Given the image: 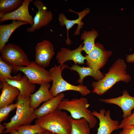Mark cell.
<instances>
[{
	"label": "cell",
	"mask_w": 134,
	"mask_h": 134,
	"mask_svg": "<svg viewBox=\"0 0 134 134\" xmlns=\"http://www.w3.org/2000/svg\"><path fill=\"white\" fill-rule=\"evenodd\" d=\"M127 65L123 59L117 60L102 79L93 82V92L99 95H101L119 82H129L131 80V77L127 73Z\"/></svg>",
	"instance_id": "1"
},
{
	"label": "cell",
	"mask_w": 134,
	"mask_h": 134,
	"mask_svg": "<svg viewBox=\"0 0 134 134\" xmlns=\"http://www.w3.org/2000/svg\"><path fill=\"white\" fill-rule=\"evenodd\" d=\"M67 112L57 109L43 116L38 117L35 124L56 134H70L71 125Z\"/></svg>",
	"instance_id": "2"
},
{
	"label": "cell",
	"mask_w": 134,
	"mask_h": 134,
	"mask_svg": "<svg viewBox=\"0 0 134 134\" xmlns=\"http://www.w3.org/2000/svg\"><path fill=\"white\" fill-rule=\"evenodd\" d=\"M90 106L87 99L83 97L70 100L63 99L58 106L57 109L69 112L70 116L75 119L84 118L88 123L90 128L96 126L97 120L92 112L88 109Z\"/></svg>",
	"instance_id": "3"
},
{
	"label": "cell",
	"mask_w": 134,
	"mask_h": 134,
	"mask_svg": "<svg viewBox=\"0 0 134 134\" xmlns=\"http://www.w3.org/2000/svg\"><path fill=\"white\" fill-rule=\"evenodd\" d=\"M16 113L10 121L4 123L6 129L3 133H10L16 130L20 126L29 125L37 117L34 112V110L30 105L29 97L23 98L18 97Z\"/></svg>",
	"instance_id": "4"
},
{
	"label": "cell",
	"mask_w": 134,
	"mask_h": 134,
	"mask_svg": "<svg viewBox=\"0 0 134 134\" xmlns=\"http://www.w3.org/2000/svg\"><path fill=\"white\" fill-rule=\"evenodd\" d=\"M69 67L67 65H55L49 70L52 84L50 91L53 97L63 92L68 91H73L79 92L81 95L85 96L91 92L87 87L83 84L76 86L71 84L65 80L62 76L63 70Z\"/></svg>",
	"instance_id": "5"
},
{
	"label": "cell",
	"mask_w": 134,
	"mask_h": 134,
	"mask_svg": "<svg viewBox=\"0 0 134 134\" xmlns=\"http://www.w3.org/2000/svg\"><path fill=\"white\" fill-rule=\"evenodd\" d=\"M1 59L13 67L26 66L31 63L26 54L19 46L12 43L6 45L0 50Z\"/></svg>",
	"instance_id": "6"
},
{
	"label": "cell",
	"mask_w": 134,
	"mask_h": 134,
	"mask_svg": "<svg viewBox=\"0 0 134 134\" xmlns=\"http://www.w3.org/2000/svg\"><path fill=\"white\" fill-rule=\"evenodd\" d=\"M13 68L23 72L32 84L41 85L52 81L49 71L40 67L34 62H31L27 66L15 67Z\"/></svg>",
	"instance_id": "7"
},
{
	"label": "cell",
	"mask_w": 134,
	"mask_h": 134,
	"mask_svg": "<svg viewBox=\"0 0 134 134\" xmlns=\"http://www.w3.org/2000/svg\"><path fill=\"white\" fill-rule=\"evenodd\" d=\"M112 53L105 50L99 43H95L93 49L85 56L86 64L95 71L100 70L105 66Z\"/></svg>",
	"instance_id": "8"
},
{
	"label": "cell",
	"mask_w": 134,
	"mask_h": 134,
	"mask_svg": "<svg viewBox=\"0 0 134 134\" xmlns=\"http://www.w3.org/2000/svg\"><path fill=\"white\" fill-rule=\"evenodd\" d=\"M34 5L38 11L34 18V22L31 26L27 29V31L32 33L36 30L47 25L53 19V15L52 12L48 10L43 2L40 0L33 1Z\"/></svg>",
	"instance_id": "9"
},
{
	"label": "cell",
	"mask_w": 134,
	"mask_h": 134,
	"mask_svg": "<svg viewBox=\"0 0 134 134\" xmlns=\"http://www.w3.org/2000/svg\"><path fill=\"white\" fill-rule=\"evenodd\" d=\"M54 54V46L50 41L44 40L37 43L35 47L34 62L44 68L48 67Z\"/></svg>",
	"instance_id": "10"
},
{
	"label": "cell",
	"mask_w": 134,
	"mask_h": 134,
	"mask_svg": "<svg viewBox=\"0 0 134 134\" xmlns=\"http://www.w3.org/2000/svg\"><path fill=\"white\" fill-rule=\"evenodd\" d=\"M92 114L99 121L97 134H111L114 131L119 129L120 124L117 120L112 119L110 116V110L102 109L98 112L94 110Z\"/></svg>",
	"instance_id": "11"
},
{
	"label": "cell",
	"mask_w": 134,
	"mask_h": 134,
	"mask_svg": "<svg viewBox=\"0 0 134 134\" xmlns=\"http://www.w3.org/2000/svg\"><path fill=\"white\" fill-rule=\"evenodd\" d=\"M99 100L103 102L116 105L119 106L123 112V119L126 118L132 113L134 109V97L131 96L126 90H124L122 95L114 98L109 99H100Z\"/></svg>",
	"instance_id": "12"
},
{
	"label": "cell",
	"mask_w": 134,
	"mask_h": 134,
	"mask_svg": "<svg viewBox=\"0 0 134 134\" xmlns=\"http://www.w3.org/2000/svg\"><path fill=\"white\" fill-rule=\"evenodd\" d=\"M83 44H80L75 49L71 50L66 48H61L57 54L56 58L60 65H62L66 62L71 61L75 64H84L86 60L85 56L82 54Z\"/></svg>",
	"instance_id": "13"
},
{
	"label": "cell",
	"mask_w": 134,
	"mask_h": 134,
	"mask_svg": "<svg viewBox=\"0 0 134 134\" xmlns=\"http://www.w3.org/2000/svg\"><path fill=\"white\" fill-rule=\"evenodd\" d=\"M90 9L89 8H87L82 11L78 12H76L69 9L68 11L73 12L78 15V18L74 20L68 19L63 13H61L59 14L58 19L60 24L62 26H65L67 29V38L66 40L67 44L70 45L71 42L68 35L69 30L75 24H77L78 27L74 35L75 36L79 34L80 30L84 25V23L82 21V20L86 15L90 12Z\"/></svg>",
	"instance_id": "14"
},
{
	"label": "cell",
	"mask_w": 134,
	"mask_h": 134,
	"mask_svg": "<svg viewBox=\"0 0 134 134\" xmlns=\"http://www.w3.org/2000/svg\"><path fill=\"white\" fill-rule=\"evenodd\" d=\"M33 1V0H24L17 9L0 18V22L13 20L24 21L32 25L33 23L34 18L30 14L29 7L30 3Z\"/></svg>",
	"instance_id": "15"
},
{
	"label": "cell",
	"mask_w": 134,
	"mask_h": 134,
	"mask_svg": "<svg viewBox=\"0 0 134 134\" xmlns=\"http://www.w3.org/2000/svg\"><path fill=\"white\" fill-rule=\"evenodd\" d=\"M50 87L49 82L41 84L38 90L30 95V105L34 110L42 103L46 101L53 97L50 92Z\"/></svg>",
	"instance_id": "16"
},
{
	"label": "cell",
	"mask_w": 134,
	"mask_h": 134,
	"mask_svg": "<svg viewBox=\"0 0 134 134\" xmlns=\"http://www.w3.org/2000/svg\"><path fill=\"white\" fill-rule=\"evenodd\" d=\"M1 82L0 87L2 90L0 96V108L12 104L20 93L18 89L6 81Z\"/></svg>",
	"instance_id": "17"
},
{
	"label": "cell",
	"mask_w": 134,
	"mask_h": 134,
	"mask_svg": "<svg viewBox=\"0 0 134 134\" xmlns=\"http://www.w3.org/2000/svg\"><path fill=\"white\" fill-rule=\"evenodd\" d=\"M4 81L18 89L20 92L18 97L23 98L29 97L35 89V85L30 83L25 75L18 80L5 79Z\"/></svg>",
	"instance_id": "18"
},
{
	"label": "cell",
	"mask_w": 134,
	"mask_h": 134,
	"mask_svg": "<svg viewBox=\"0 0 134 134\" xmlns=\"http://www.w3.org/2000/svg\"><path fill=\"white\" fill-rule=\"evenodd\" d=\"M65 96L64 94L62 93L45 102L40 107L34 110L35 114L38 117L52 112L57 109Z\"/></svg>",
	"instance_id": "19"
},
{
	"label": "cell",
	"mask_w": 134,
	"mask_h": 134,
	"mask_svg": "<svg viewBox=\"0 0 134 134\" xmlns=\"http://www.w3.org/2000/svg\"><path fill=\"white\" fill-rule=\"evenodd\" d=\"M28 24L25 22L13 20L9 24L0 25V50L6 45L13 32L20 27Z\"/></svg>",
	"instance_id": "20"
},
{
	"label": "cell",
	"mask_w": 134,
	"mask_h": 134,
	"mask_svg": "<svg viewBox=\"0 0 134 134\" xmlns=\"http://www.w3.org/2000/svg\"><path fill=\"white\" fill-rule=\"evenodd\" d=\"M68 68L71 70L76 71L78 74L79 78L77 81L80 84H83V79L88 76H91L98 81L101 79L104 76L100 70L95 71L92 67L89 66L86 67H81L74 64Z\"/></svg>",
	"instance_id": "21"
},
{
	"label": "cell",
	"mask_w": 134,
	"mask_h": 134,
	"mask_svg": "<svg viewBox=\"0 0 134 134\" xmlns=\"http://www.w3.org/2000/svg\"><path fill=\"white\" fill-rule=\"evenodd\" d=\"M69 119L71 127L70 134H91L90 128L86 119H75L69 116Z\"/></svg>",
	"instance_id": "22"
},
{
	"label": "cell",
	"mask_w": 134,
	"mask_h": 134,
	"mask_svg": "<svg viewBox=\"0 0 134 134\" xmlns=\"http://www.w3.org/2000/svg\"><path fill=\"white\" fill-rule=\"evenodd\" d=\"M97 31L94 29L91 31H84L81 35L80 39L83 40V50L87 54L93 49L95 43L96 38L98 36Z\"/></svg>",
	"instance_id": "23"
},
{
	"label": "cell",
	"mask_w": 134,
	"mask_h": 134,
	"mask_svg": "<svg viewBox=\"0 0 134 134\" xmlns=\"http://www.w3.org/2000/svg\"><path fill=\"white\" fill-rule=\"evenodd\" d=\"M23 1L22 0H0V18L16 9Z\"/></svg>",
	"instance_id": "24"
},
{
	"label": "cell",
	"mask_w": 134,
	"mask_h": 134,
	"mask_svg": "<svg viewBox=\"0 0 134 134\" xmlns=\"http://www.w3.org/2000/svg\"><path fill=\"white\" fill-rule=\"evenodd\" d=\"M13 67L4 61L0 57V81H4L5 79L17 80L21 78V74H18L16 76H12L11 74Z\"/></svg>",
	"instance_id": "25"
},
{
	"label": "cell",
	"mask_w": 134,
	"mask_h": 134,
	"mask_svg": "<svg viewBox=\"0 0 134 134\" xmlns=\"http://www.w3.org/2000/svg\"><path fill=\"white\" fill-rule=\"evenodd\" d=\"M21 134H37L46 131L40 126L35 124L21 126L16 130Z\"/></svg>",
	"instance_id": "26"
},
{
	"label": "cell",
	"mask_w": 134,
	"mask_h": 134,
	"mask_svg": "<svg viewBox=\"0 0 134 134\" xmlns=\"http://www.w3.org/2000/svg\"><path fill=\"white\" fill-rule=\"evenodd\" d=\"M17 102L0 108V122L5 120L8 117L9 113L12 110L16 108Z\"/></svg>",
	"instance_id": "27"
},
{
	"label": "cell",
	"mask_w": 134,
	"mask_h": 134,
	"mask_svg": "<svg viewBox=\"0 0 134 134\" xmlns=\"http://www.w3.org/2000/svg\"><path fill=\"white\" fill-rule=\"evenodd\" d=\"M128 125H134V110L133 113L130 115L126 118L123 119L120 124L119 127L120 129Z\"/></svg>",
	"instance_id": "28"
},
{
	"label": "cell",
	"mask_w": 134,
	"mask_h": 134,
	"mask_svg": "<svg viewBox=\"0 0 134 134\" xmlns=\"http://www.w3.org/2000/svg\"><path fill=\"white\" fill-rule=\"evenodd\" d=\"M122 128L119 134H134V125H126Z\"/></svg>",
	"instance_id": "29"
},
{
	"label": "cell",
	"mask_w": 134,
	"mask_h": 134,
	"mask_svg": "<svg viewBox=\"0 0 134 134\" xmlns=\"http://www.w3.org/2000/svg\"><path fill=\"white\" fill-rule=\"evenodd\" d=\"M126 61L128 63H133L134 62V53L127 55Z\"/></svg>",
	"instance_id": "30"
},
{
	"label": "cell",
	"mask_w": 134,
	"mask_h": 134,
	"mask_svg": "<svg viewBox=\"0 0 134 134\" xmlns=\"http://www.w3.org/2000/svg\"><path fill=\"white\" fill-rule=\"evenodd\" d=\"M6 129V128L5 126L3 124H1L0 125V133H3V132L4 131V130Z\"/></svg>",
	"instance_id": "31"
},
{
	"label": "cell",
	"mask_w": 134,
	"mask_h": 134,
	"mask_svg": "<svg viewBox=\"0 0 134 134\" xmlns=\"http://www.w3.org/2000/svg\"><path fill=\"white\" fill-rule=\"evenodd\" d=\"M10 134H21L17 130L14 131L10 133Z\"/></svg>",
	"instance_id": "32"
},
{
	"label": "cell",
	"mask_w": 134,
	"mask_h": 134,
	"mask_svg": "<svg viewBox=\"0 0 134 134\" xmlns=\"http://www.w3.org/2000/svg\"><path fill=\"white\" fill-rule=\"evenodd\" d=\"M44 134H51V132L49 131L46 130Z\"/></svg>",
	"instance_id": "33"
},
{
	"label": "cell",
	"mask_w": 134,
	"mask_h": 134,
	"mask_svg": "<svg viewBox=\"0 0 134 134\" xmlns=\"http://www.w3.org/2000/svg\"><path fill=\"white\" fill-rule=\"evenodd\" d=\"M45 132H43V133H38V134H44V133H45Z\"/></svg>",
	"instance_id": "34"
},
{
	"label": "cell",
	"mask_w": 134,
	"mask_h": 134,
	"mask_svg": "<svg viewBox=\"0 0 134 134\" xmlns=\"http://www.w3.org/2000/svg\"><path fill=\"white\" fill-rule=\"evenodd\" d=\"M51 134H54V133H52L51 132Z\"/></svg>",
	"instance_id": "35"
}]
</instances>
